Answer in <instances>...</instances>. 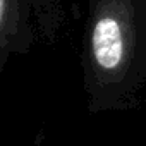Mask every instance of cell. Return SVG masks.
Returning a JSON list of instances; mask_svg holds the SVG:
<instances>
[{"label":"cell","instance_id":"6da1fadb","mask_svg":"<svg viewBox=\"0 0 146 146\" xmlns=\"http://www.w3.org/2000/svg\"><path fill=\"white\" fill-rule=\"evenodd\" d=\"M81 65L90 112L136 103L146 84V0H88Z\"/></svg>","mask_w":146,"mask_h":146},{"label":"cell","instance_id":"7a4b0ae2","mask_svg":"<svg viewBox=\"0 0 146 146\" xmlns=\"http://www.w3.org/2000/svg\"><path fill=\"white\" fill-rule=\"evenodd\" d=\"M28 0H0V69L11 55H26L35 41Z\"/></svg>","mask_w":146,"mask_h":146},{"label":"cell","instance_id":"3957f363","mask_svg":"<svg viewBox=\"0 0 146 146\" xmlns=\"http://www.w3.org/2000/svg\"><path fill=\"white\" fill-rule=\"evenodd\" d=\"M36 28L46 41H52L62 26V4L60 0H28Z\"/></svg>","mask_w":146,"mask_h":146}]
</instances>
